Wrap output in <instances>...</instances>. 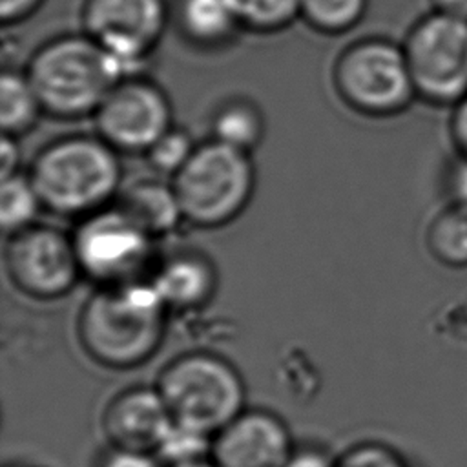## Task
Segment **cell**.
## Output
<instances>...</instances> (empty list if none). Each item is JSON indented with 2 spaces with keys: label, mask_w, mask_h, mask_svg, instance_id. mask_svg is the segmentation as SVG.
<instances>
[{
  "label": "cell",
  "mask_w": 467,
  "mask_h": 467,
  "mask_svg": "<svg viewBox=\"0 0 467 467\" xmlns=\"http://www.w3.org/2000/svg\"><path fill=\"white\" fill-rule=\"evenodd\" d=\"M401 46L418 99L452 108L467 97V20L431 9Z\"/></svg>",
  "instance_id": "cell-7"
},
{
  "label": "cell",
  "mask_w": 467,
  "mask_h": 467,
  "mask_svg": "<svg viewBox=\"0 0 467 467\" xmlns=\"http://www.w3.org/2000/svg\"><path fill=\"white\" fill-rule=\"evenodd\" d=\"M241 27L259 33L279 31L301 13V0H228Z\"/></svg>",
  "instance_id": "cell-21"
},
{
  "label": "cell",
  "mask_w": 467,
  "mask_h": 467,
  "mask_svg": "<svg viewBox=\"0 0 467 467\" xmlns=\"http://www.w3.org/2000/svg\"><path fill=\"white\" fill-rule=\"evenodd\" d=\"M168 20L164 0H88L84 33L91 36L126 77H135L159 44Z\"/></svg>",
  "instance_id": "cell-10"
},
{
  "label": "cell",
  "mask_w": 467,
  "mask_h": 467,
  "mask_svg": "<svg viewBox=\"0 0 467 467\" xmlns=\"http://www.w3.org/2000/svg\"><path fill=\"white\" fill-rule=\"evenodd\" d=\"M153 237L164 235L184 221L173 184L157 179H142L128 186L119 202Z\"/></svg>",
  "instance_id": "cell-15"
},
{
  "label": "cell",
  "mask_w": 467,
  "mask_h": 467,
  "mask_svg": "<svg viewBox=\"0 0 467 467\" xmlns=\"http://www.w3.org/2000/svg\"><path fill=\"white\" fill-rule=\"evenodd\" d=\"M336 467H409V463L387 445L361 443L336 460Z\"/></svg>",
  "instance_id": "cell-25"
},
{
  "label": "cell",
  "mask_w": 467,
  "mask_h": 467,
  "mask_svg": "<svg viewBox=\"0 0 467 467\" xmlns=\"http://www.w3.org/2000/svg\"><path fill=\"white\" fill-rule=\"evenodd\" d=\"M432 11L467 20V0H429Z\"/></svg>",
  "instance_id": "cell-32"
},
{
  "label": "cell",
  "mask_w": 467,
  "mask_h": 467,
  "mask_svg": "<svg viewBox=\"0 0 467 467\" xmlns=\"http://www.w3.org/2000/svg\"><path fill=\"white\" fill-rule=\"evenodd\" d=\"M197 144L186 130L171 126L144 155L153 170L173 177L188 162Z\"/></svg>",
  "instance_id": "cell-24"
},
{
  "label": "cell",
  "mask_w": 467,
  "mask_h": 467,
  "mask_svg": "<svg viewBox=\"0 0 467 467\" xmlns=\"http://www.w3.org/2000/svg\"><path fill=\"white\" fill-rule=\"evenodd\" d=\"M292 454L288 429L266 410H243L212 445L219 467H285Z\"/></svg>",
  "instance_id": "cell-12"
},
{
  "label": "cell",
  "mask_w": 467,
  "mask_h": 467,
  "mask_svg": "<svg viewBox=\"0 0 467 467\" xmlns=\"http://www.w3.org/2000/svg\"><path fill=\"white\" fill-rule=\"evenodd\" d=\"M168 310H192L206 305L217 288L212 261L199 252H175L148 275Z\"/></svg>",
  "instance_id": "cell-14"
},
{
  "label": "cell",
  "mask_w": 467,
  "mask_h": 467,
  "mask_svg": "<svg viewBox=\"0 0 467 467\" xmlns=\"http://www.w3.org/2000/svg\"><path fill=\"white\" fill-rule=\"evenodd\" d=\"M173 418L157 387H133L117 394L104 410L102 427L113 447L155 451Z\"/></svg>",
  "instance_id": "cell-13"
},
{
  "label": "cell",
  "mask_w": 467,
  "mask_h": 467,
  "mask_svg": "<svg viewBox=\"0 0 467 467\" xmlns=\"http://www.w3.org/2000/svg\"><path fill=\"white\" fill-rule=\"evenodd\" d=\"M285 467H336V462L330 460L325 452L308 449L294 452Z\"/></svg>",
  "instance_id": "cell-31"
},
{
  "label": "cell",
  "mask_w": 467,
  "mask_h": 467,
  "mask_svg": "<svg viewBox=\"0 0 467 467\" xmlns=\"http://www.w3.org/2000/svg\"><path fill=\"white\" fill-rule=\"evenodd\" d=\"M451 202H460V204H467V161L458 157L456 166L452 168L451 173Z\"/></svg>",
  "instance_id": "cell-30"
},
{
  "label": "cell",
  "mask_w": 467,
  "mask_h": 467,
  "mask_svg": "<svg viewBox=\"0 0 467 467\" xmlns=\"http://www.w3.org/2000/svg\"><path fill=\"white\" fill-rule=\"evenodd\" d=\"M26 75L42 109L60 119L95 115L106 95L130 78L86 33L62 35L40 46L29 58Z\"/></svg>",
  "instance_id": "cell-3"
},
{
  "label": "cell",
  "mask_w": 467,
  "mask_h": 467,
  "mask_svg": "<svg viewBox=\"0 0 467 467\" xmlns=\"http://www.w3.org/2000/svg\"><path fill=\"white\" fill-rule=\"evenodd\" d=\"M157 389L175 421L217 434L244 407V383L226 359L210 352L173 358L159 374Z\"/></svg>",
  "instance_id": "cell-5"
},
{
  "label": "cell",
  "mask_w": 467,
  "mask_h": 467,
  "mask_svg": "<svg viewBox=\"0 0 467 467\" xmlns=\"http://www.w3.org/2000/svg\"><path fill=\"white\" fill-rule=\"evenodd\" d=\"M71 239L82 275L99 286L142 279L153 261L155 237L119 204L80 217Z\"/></svg>",
  "instance_id": "cell-8"
},
{
  "label": "cell",
  "mask_w": 467,
  "mask_h": 467,
  "mask_svg": "<svg viewBox=\"0 0 467 467\" xmlns=\"http://www.w3.org/2000/svg\"><path fill=\"white\" fill-rule=\"evenodd\" d=\"M18 164H20V151H18L15 137L2 135V142H0V179H5L9 175L18 173Z\"/></svg>",
  "instance_id": "cell-29"
},
{
  "label": "cell",
  "mask_w": 467,
  "mask_h": 467,
  "mask_svg": "<svg viewBox=\"0 0 467 467\" xmlns=\"http://www.w3.org/2000/svg\"><path fill=\"white\" fill-rule=\"evenodd\" d=\"M177 20L182 35L201 47H217L241 27L228 0H181Z\"/></svg>",
  "instance_id": "cell-16"
},
{
  "label": "cell",
  "mask_w": 467,
  "mask_h": 467,
  "mask_svg": "<svg viewBox=\"0 0 467 467\" xmlns=\"http://www.w3.org/2000/svg\"><path fill=\"white\" fill-rule=\"evenodd\" d=\"M27 175L46 210L86 217L109 206L119 192L122 168L119 151L100 137L69 135L44 146Z\"/></svg>",
  "instance_id": "cell-2"
},
{
  "label": "cell",
  "mask_w": 467,
  "mask_h": 467,
  "mask_svg": "<svg viewBox=\"0 0 467 467\" xmlns=\"http://www.w3.org/2000/svg\"><path fill=\"white\" fill-rule=\"evenodd\" d=\"M44 208L38 192L29 175L15 173L2 179L0 184V226L4 234L13 235L36 223Z\"/></svg>",
  "instance_id": "cell-20"
},
{
  "label": "cell",
  "mask_w": 467,
  "mask_h": 467,
  "mask_svg": "<svg viewBox=\"0 0 467 467\" xmlns=\"http://www.w3.org/2000/svg\"><path fill=\"white\" fill-rule=\"evenodd\" d=\"M42 0H0V16L4 24H16L29 16Z\"/></svg>",
  "instance_id": "cell-28"
},
{
  "label": "cell",
  "mask_w": 467,
  "mask_h": 467,
  "mask_svg": "<svg viewBox=\"0 0 467 467\" xmlns=\"http://www.w3.org/2000/svg\"><path fill=\"white\" fill-rule=\"evenodd\" d=\"M449 133L456 157L467 161V97L451 108Z\"/></svg>",
  "instance_id": "cell-26"
},
{
  "label": "cell",
  "mask_w": 467,
  "mask_h": 467,
  "mask_svg": "<svg viewBox=\"0 0 467 467\" xmlns=\"http://www.w3.org/2000/svg\"><path fill=\"white\" fill-rule=\"evenodd\" d=\"M4 263L11 283L35 299H58L82 275L71 235L38 223L9 235Z\"/></svg>",
  "instance_id": "cell-9"
},
{
  "label": "cell",
  "mask_w": 467,
  "mask_h": 467,
  "mask_svg": "<svg viewBox=\"0 0 467 467\" xmlns=\"http://www.w3.org/2000/svg\"><path fill=\"white\" fill-rule=\"evenodd\" d=\"M42 104L26 73L4 69L0 77V128L2 135L18 137L29 131L40 113Z\"/></svg>",
  "instance_id": "cell-18"
},
{
  "label": "cell",
  "mask_w": 467,
  "mask_h": 467,
  "mask_svg": "<svg viewBox=\"0 0 467 467\" xmlns=\"http://www.w3.org/2000/svg\"><path fill=\"white\" fill-rule=\"evenodd\" d=\"M265 133L261 109L244 99L221 104L212 119V139L235 150L252 153Z\"/></svg>",
  "instance_id": "cell-19"
},
{
  "label": "cell",
  "mask_w": 467,
  "mask_h": 467,
  "mask_svg": "<svg viewBox=\"0 0 467 467\" xmlns=\"http://www.w3.org/2000/svg\"><path fill=\"white\" fill-rule=\"evenodd\" d=\"M184 221L199 228H219L248 206L255 168L250 153L215 139L197 144L188 162L171 177Z\"/></svg>",
  "instance_id": "cell-4"
},
{
  "label": "cell",
  "mask_w": 467,
  "mask_h": 467,
  "mask_svg": "<svg viewBox=\"0 0 467 467\" xmlns=\"http://www.w3.org/2000/svg\"><path fill=\"white\" fill-rule=\"evenodd\" d=\"M431 257L447 268H467V204L449 202L434 213L425 230Z\"/></svg>",
  "instance_id": "cell-17"
},
{
  "label": "cell",
  "mask_w": 467,
  "mask_h": 467,
  "mask_svg": "<svg viewBox=\"0 0 467 467\" xmlns=\"http://www.w3.org/2000/svg\"><path fill=\"white\" fill-rule=\"evenodd\" d=\"M168 312L146 277L99 286L80 308L77 334L93 361L109 368H130L157 352Z\"/></svg>",
  "instance_id": "cell-1"
},
{
  "label": "cell",
  "mask_w": 467,
  "mask_h": 467,
  "mask_svg": "<svg viewBox=\"0 0 467 467\" xmlns=\"http://www.w3.org/2000/svg\"><path fill=\"white\" fill-rule=\"evenodd\" d=\"M170 467H219L215 462H208V460H197V462H190V463H181V465H170Z\"/></svg>",
  "instance_id": "cell-33"
},
{
  "label": "cell",
  "mask_w": 467,
  "mask_h": 467,
  "mask_svg": "<svg viewBox=\"0 0 467 467\" xmlns=\"http://www.w3.org/2000/svg\"><path fill=\"white\" fill-rule=\"evenodd\" d=\"M93 117L99 137L119 153H146L173 126L166 93L137 75L120 80Z\"/></svg>",
  "instance_id": "cell-11"
},
{
  "label": "cell",
  "mask_w": 467,
  "mask_h": 467,
  "mask_svg": "<svg viewBox=\"0 0 467 467\" xmlns=\"http://www.w3.org/2000/svg\"><path fill=\"white\" fill-rule=\"evenodd\" d=\"M339 99L367 117H392L416 99L403 46L387 38L354 42L334 64Z\"/></svg>",
  "instance_id": "cell-6"
},
{
  "label": "cell",
  "mask_w": 467,
  "mask_h": 467,
  "mask_svg": "<svg viewBox=\"0 0 467 467\" xmlns=\"http://www.w3.org/2000/svg\"><path fill=\"white\" fill-rule=\"evenodd\" d=\"M367 0H301V13L308 26L321 33L352 29L365 15Z\"/></svg>",
  "instance_id": "cell-22"
},
{
  "label": "cell",
  "mask_w": 467,
  "mask_h": 467,
  "mask_svg": "<svg viewBox=\"0 0 467 467\" xmlns=\"http://www.w3.org/2000/svg\"><path fill=\"white\" fill-rule=\"evenodd\" d=\"M212 445L213 441L210 434L173 420L161 438L155 452L157 458L170 467L204 460V456L212 452Z\"/></svg>",
  "instance_id": "cell-23"
},
{
  "label": "cell",
  "mask_w": 467,
  "mask_h": 467,
  "mask_svg": "<svg viewBox=\"0 0 467 467\" xmlns=\"http://www.w3.org/2000/svg\"><path fill=\"white\" fill-rule=\"evenodd\" d=\"M100 467H159V462L146 451L113 447L104 456Z\"/></svg>",
  "instance_id": "cell-27"
}]
</instances>
